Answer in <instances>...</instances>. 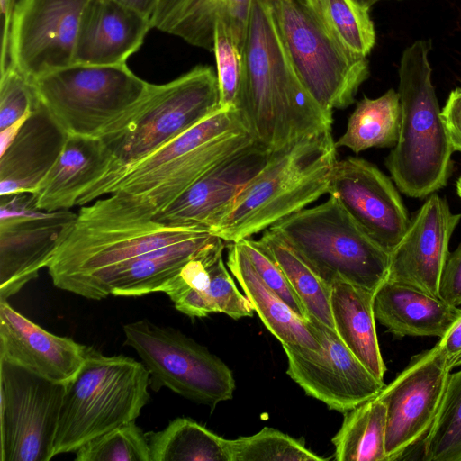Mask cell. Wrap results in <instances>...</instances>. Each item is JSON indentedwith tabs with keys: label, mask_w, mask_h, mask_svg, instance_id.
I'll return each instance as SVG.
<instances>
[{
	"label": "cell",
	"mask_w": 461,
	"mask_h": 461,
	"mask_svg": "<svg viewBox=\"0 0 461 461\" xmlns=\"http://www.w3.org/2000/svg\"><path fill=\"white\" fill-rule=\"evenodd\" d=\"M126 7L136 11L143 16L150 19L158 0H115Z\"/></svg>",
	"instance_id": "obj_45"
},
{
	"label": "cell",
	"mask_w": 461,
	"mask_h": 461,
	"mask_svg": "<svg viewBox=\"0 0 461 461\" xmlns=\"http://www.w3.org/2000/svg\"><path fill=\"white\" fill-rule=\"evenodd\" d=\"M438 297L453 306L461 305V243L447 259L438 285Z\"/></svg>",
	"instance_id": "obj_40"
},
{
	"label": "cell",
	"mask_w": 461,
	"mask_h": 461,
	"mask_svg": "<svg viewBox=\"0 0 461 461\" xmlns=\"http://www.w3.org/2000/svg\"><path fill=\"white\" fill-rule=\"evenodd\" d=\"M437 343L413 356L409 365L376 396L386 408L385 454L399 459L430 429L450 375Z\"/></svg>",
	"instance_id": "obj_14"
},
{
	"label": "cell",
	"mask_w": 461,
	"mask_h": 461,
	"mask_svg": "<svg viewBox=\"0 0 461 461\" xmlns=\"http://www.w3.org/2000/svg\"><path fill=\"white\" fill-rule=\"evenodd\" d=\"M461 220L447 200L429 195L411 217L403 237L390 253L386 280L411 285L438 297L441 275L449 256L450 238Z\"/></svg>",
	"instance_id": "obj_17"
},
{
	"label": "cell",
	"mask_w": 461,
	"mask_h": 461,
	"mask_svg": "<svg viewBox=\"0 0 461 461\" xmlns=\"http://www.w3.org/2000/svg\"><path fill=\"white\" fill-rule=\"evenodd\" d=\"M270 3L294 69L315 102L329 113L352 104L370 74L366 57L347 50L296 0Z\"/></svg>",
	"instance_id": "obj_10"
},
{
	"label": "cell",
	"mask_w": 461,
	"mask_h": 461,
	"mask_svg": "<svg viewBox=\"0 0 461 461\" xmlns=\"http://www.w3.org/2000/svg\"><path fill=\"white\" fill-rule=\"evenodd\" d=\"M375 292L348 283L331 285L334 330L353 355L379 380L386 371L374 314Z\"/></svg>",
	"instance_id": "obj_28"
},
{
	"label": "cell",
	"mask_w": 461,
	"mask_h": 461,
	"mask_svg": "<svg viewBox=\"0 0 461 461\" xmlns=\"http://www.w3.org/2000/svg\"><path fill=\"white\" fill-rule=\"evenodd\" d=\"M149 374V387H167L181 396L214 407L233 397L231 370L207 348L178 330L143 319L122 327Z\"/></svg>",
	"instance_id": "obj_11"
},
{
	"label": "cell",
	"mask_w": 461,
	"mask_h": 461,
	"mask_svg": "<svg viewBox=\"0 0 461 461\" xmlns=\"http://www.w3.org/2000/svg\"><path fill=\"white\" fill-rule=\"evenodd\" d=\"M243 49L244 46L230 27L219 21L215 26L212 52L215 56L221 107L238 109L245 80Z\"/></svg>",
	"instance_id": "obj_37"
},
{
	"label": "cell",
	"mask_w": 461,
	"mask_h": 461,
	"mask_svg": "<svg viewBox=\"0 0 461 461\" xmlns=\"http://www.w3.org/2000/svg\"><path fill=\"white\" fill-rule=\"evenodd\" d=\"M386 408L376 397L344 412L340 429L332 438L337 461H387Z\"/></svg>",
	"instance_id": "obj_31"
},
{
	"label": "cell",
	"mask_w": 461,
	"mask_h": 461,
	"mask_svg": "<svg viewBox=\"0 0 461 461\" xmlns=\"http://www.w3.org/2000/svg\"><path fill=\"white\" fill-rule=\"evenodd\" d=\"M231 461H324L303 442L265 427L248 437L230 439Z\"/></svg>",
	"instance_id": "obj_35"
},
{
	"label": "cell",
	"mask_w": 461,
	"mask_h": 461,
	"mask_svg": "<svg viewBox=\"0 0 461 461\" xmlns=\"http://www.w3.org/2000/svg\"><path fill=\"white\" fill-rule=\"evenodd\" d=\"M39 104L32 81L7 65L0 73V130L31 113Z\"/></svg>",
	"instance_id": "obj_38"
},
{
	"label": "cell",
	"mask_w": 461,
	"mask_h": 461,
	"mask_svg": "<svg viewBox=\"0 0 461 461\" xmlns=\"http://www.w3.org/2000/svg\"><path fill=\"white\" fill-rule=\"evenodd\" d=\"M87 0H19L8 46V64L31 81L74 62Z\"/></svg>",
	"instance_id": "obj_15"
},
{
	"label": "cell",
	"mask_w": 461,
	"mask_h": 461,
	"mask_svg": "<svg viewBox=\"0 0 461 461\" xmlns=\"http://www.w3.org/2000/svg\"><path fill=\"white\" fill-rule=\"evenodd\" d=\"M320 20L354 54L367 57L375 44L369 9L356 0H321Z\"/></svg>",
	"instance_id": "obj_34"
},
{
	"label": "cell",
	"mask_w": 461,
	"mask_h": 461,
	"mask_svg": "<svg viewBox=\"0 0 461 461\" xmlns=\"http://www.w3.org/2000/svg\"><path fill=\"white\" fill-rule=\"evenodd\" d=\"M438 344L450 370L461 366V316L451 325Z\"/></svg>",
	"instance_id": "obj_42"
},
{
	"label": "cell",
	"mask_w": 461,
	"mask_h": 461,
	"mask_svg": "<svg viewBox=\"0 0 461 461\" xmlns=\"http://www.w3.org/2000/svg\"><path fill=\"white\" fill-rule=\"evenodd\" d=\"M456 192L458 196L461 198V176L456 181Z\"/></svg>",
	"instance_id": "obj_48"
},
{
	"label": "cell",
	"mask_w": 461,
	"mask_h": 461,
	"mask_svg": "<svg viewBox=\"0 0 461 461\" xmlns=\"http://www.w3.org/2000/svg\"><path fill=\"white\" fill-rule=\"evenodd\" d=\"M220 108L217 75L211 66L197 65L170 82L150 84L134 111L102 138L112 152L111 166L77 205L108 194L125 170Z\"/></svg>",
	"instance_id": "obj_4"
},
{
	"label": "cell",
	"mask_w": 461,
	"mask_h": 461,
	"mask_svg": "<svg viewBox=\"0 0 461 461\" xmlns=\"http://www.w3.org/2000/svg\"><path fill=\"white\" fill-rule=\"evenodd\" d=\"M441 115L454 151L461 152V87L450 92Z\"/></svg>",
	"instance_id": "obj_41"
},
{
	"label": "cell",
	"mask_w": 461,
	"mask_h": 461,
	"mask_svg": "<svg viewBox=\"0 0 461 461\" xmlns=\"http://www.w3.org/2000/svg\"><path fill=\"white\" fill-rule=\"evenodd\" d=\"M320 349L282 345L287 375L308 395L346 412L378 395L385 386L346 347L334 330L307 319Z\"/></svg>",
	"instance_id": "obj_13"
},
{
	"label": "cell",
	"mask_w": 461,
	"mask_h": 461,
	"mask_svg": "<svg viewBox=\"0 0 461 461\" xmlns=\"http://www.w3.org/2000/svg\"><path fill=\"white\" fill-rule=\"evenodd\" d=\"M87 346L55 335L0 300V360L67 384L83 365Z\"/></svg>",
	"instance_id": "obj_20"
},
{
	"label": "cell",
	"mask_w": 461,
	"mask_h": 461,
	"mask_svg": "<svg viewBox=\"0 0 461 461\" xmlns=\"http://www.w3.org/2000/svg\"><path fill=\"white\" fill-rule=\"evenodd\" d=\"M203 230L161 223L113 193L81 206L48 272L57 288L87 299L113 270Z\"/></svg>",
	"instance_id": "obj_2"
},
{
	"label": "cell",
	"mask_w": 461,
	"mask_h": 461,
	"mask_svg": "<svg viewBox=\"0 0 461 461\" xmlns=\"http://www.w3.org/2000/svg\"><path fill=\"white\" fill-rule=\"evenodd\" d=\"M149 374L123 355L105 356L87 346L85 361L66 384L53 444V456L76 452L86 443L135 421L148 403Z\"/></svg>",
	"instance_id": "obj_7"
},
{
	"label": "cell",
	"mask_w": 461,
	"mask_h": 461,
	"mask_svg": "<svg viewBox=\"0 0 461 461\" xmlns=\"http://www.w3.org/2000/svg\"><path fill=\"white\" fill-rule=\"evenodd\" d=\"M67 136L40 103L0 154V195L33 193L59 157Z\"/></svg>",
	"instance_id": "obj_23"
},
{
	"label": "cell",
	"mask_w": 461,
	"mask_h": 461,
	"mask_svg": "<svg viewBox=\"0 0 461 461\" xmlns=\"http://www.w3.org/2000/svg\"><path fill=\"white\" fill-rule=\"evenodd\" d=\"M113 156L102 138L68 135L56 161L32 193L41 211L68 210L108 171Z\"/></svg>",
	"instance_id": "obj_22"
},
{
	"label": "cell",
	"mask_w": 461,
	"mask_h": 461,
	"mask_svg": "<svg viewBox=\"0 0 461 461\" xmlns=\"http://www.w3.org/2000/svg\"><path fill=\"white\" fill-rule=\"evenodd\" d=\"M331 131L304 137L270 152L258 175L210 232L237 242L269 229L328 193L337 160Z\"/></svg>",
	"instance_id": "obj_3"
},
{
	"label": "cell",
	"mask_w": 461,
	"mask_h": 461,
	"mask_svg": "<svg viewBox=\"0 0 461 461\" xmlns=\"http://www.w3.org/2000/svg\"><path fill=\"white\" fill-rule=\"evenodd\" d=\"M254 142L240 112L221 107L125 170L108 194L154 218L204 173Z\"/></svg>",
	"instance_id": "obj_5"
},
{
	"label": "cell",
	"mask_w": 461,
	"mask_h": 461,
	"mask_svg": "<svg viewBox=\"0 0 461 461\" xmlns=\"http://www.w3.org/2000/svg\"><path fill=\"white\" fill-rule=\"evenodd\" d=\"M430 39L414 41L399 67L402 117L399 139L385 159L396 186L407 196L425 198L446 186L454 152L432 84Z\"/></svg>",
	"instance_id": "obj_6"
},
{
	"label": "cell",
	"mask_w": 461,
	"mask_h": 461,
	"mask_svg": "<svg viewBox=\"0 0 461 461\" xmlns=\"http://www.w3.org/2000/svg\"><path fill=\"white\" fill-rule=\"evenodd\" d=\"M227 266L263 324L282 345L320 349L308 320L293 311L267 286L239 242L228 243Z\"/></svg>",
	"instance_id": "obj_27"
},
{
	"label": "cell",
	"mask_w": 461,
	"mask_h": 461,
	"mask_svg": "<svg viewBox=\"0 0 461 461\" xmlns=\"http://www.w3.org/2000/svg\"><path fill=\"white\" fill-rule=\"evenodd\" d=\"M76 218L59 210L0 221V300H8L48 267Z\"/></svg>",
	"instance_id": "obj_19"
},
{
	"label": "cell",
	"mask_w": 461,
	"mask_h": 461,
	"mask_svg": "<svg viewBox=\"0 0 461 461\" xmlns=\"http://www.w3.org/2000/svg\"><path fill=\"white\" fill-rule=\"evenodd\" d=\"M269 230L330 286L348 283L375 292L387 278L390 253L360 228L335 195Z\"/></svg>",
	"instance_id": "obj_8"
},
{
	"label": "cell",
	"mask_w": 461,
	"mask_h": 461,
	"mask_svg": "<svg viewBox=\"0 0 461 461\" xmlns=\"http://www.w3.org/2000/svg\"><path fill=\"white\" fill-rule=\"evenodd\" d=\"M237 242L244 249L258 275L267 286L293 311L307 319L305 309L298 295L290 285L280 267L260 241L247 238Z\"/></svg>",
	"instance_id": "obj_39"
},
{
	"label": "cell",
	"mask_w": 461,
	"mask_h": 461,
	"mask_svg": "<svg viewBox=\"0 0 461 461\" xmlns=\"http://www.w3.org/2000/svg\"><path fill=\"white\" fill-rule=\"evenodd\" d=\"M284 272L301 300L307 319H314L334 330L330 309L331 286L319 277L275 232L264 230L258 240Z\"/></svg>",
	"instance_id": "obj_32"
},
{
	"label": "cell",
	"mask_w": 461,
	"mask_h": 461,
	"mask_svg": "<svg viewBox=\"0 0 461 461\" xmlns=\"http://www.w3.org/2000/svg\"><path fill=\"white\" fill-rule=\"evenodd\" d=\"M16 0H0L1 22H2V43H1V62L0 73L3 72L8 64L9 37L16 6Z\"/></svg>",
	"instance_id": "obj_43"
},
{
	"label": "cell",
	"mask_w": 461,
	"mask_h": 461,
	"mask_svg": "<svg viewBox=\"0 0 461 461\" xmlns=\"http://www.w3.org/2000/svg\"><path fill=\"white\" fill-rule=\"evenodd\" d=\"M320 19L321 0H296Z\"/></svg>",
	"instance_id": "obj_46"
},
{
	"label": "cell",
	"mask_w": 461,
	"mask_h": 461,
	"mask_svg": "<svg viewBox=\"0 0 461 461\" xmlns=\"http://www.w3.org/2000/svg\"><path fill=\"white\" fill-rule=\"evenodd\" d=\"M41 105L68 135L103 138L131 113L150 84L125 64L74 63L32 80Z\"/></svg>",
	"instance_id": "obj_9"
},
{
	"label": "cell",
	"mask_w": 461,
	"mask_h": 461,
	"mask_svg": "<svg viewBox=\"0 0 461 461\" xmlns=\"http://www.w3.org/2000/svg\"><path fill=\"white\" fill-rule=\"evenodd\" d=\"M357 3H359L361 5H363L364 7L367 8L370 10V8L375 5L376 4L377 2L379 1H382V0H356Z\"/></svg>",
	"instance_id": "obj_47"
},
{
	"label": "cell",
	"mask_w": 461,
	"mask_h": 461,
	"mask_svg": "<svg viewBox=\"0 0 461 461\" xmlns=\"http://www.w3.org/2000/svg\"><path fill=\"white\" fill-rule=\"evenodd\" d=\"M151 28L150 19L115 0H87L79 21L73 64H125Z\"/></svg>",
	"instance_id": "obj_21"
},
{
	"label": "cell",
	"mask_w": 461,
	"mask_h": 461,
	"mask_svg": "<svg viewBox=\"0 0 461 461\" xmlns=\"http://www.w3.org/2000/svg\"><path fill=\"white\" fill-rule=\"evenodd\" d=\"M243 52L238 110L257 143L272 152L331 130L332 113L315 102L294 69L270 0H252Z\"/></svg>",
	"instance_id": "obj_1"
},
{
	"label": "cell",
	"mask_w": 461,
	"mask_h": 461,
	"mask_svg": "<svg viewBox=\"0 0 461 461\" xmlns=\"http://www.w3.org/2000/svg\"><path fill=\"white\" fill-rule=\"evenodd\" d=\"M374 314L396 338L441 339L461 316V309L411 285L385 280L375 292Z\"/></svg>",
	"instance_id": "obj_25"
},
{
	"label": "cell",
	"mask_w": 461,
	"mask_h": 461,
	"mask_svg": "<svg viewBox=\"0 0 461 461\" xmlns=\"http://www.w3.org/2000/svg\"><path fill=\"white\" fill-rule=\"evenodd\" d=\"M217 238L209 230H203L193 238L131 261L106 275L93 288L87 299L101 300L110 295L136 297L158 292L189 259Z\"/></svg>",
	"instance_id": "obj_26"
},
{
	"label": "cell",
	"mask_w": 461,
	"mask_h": 461,
	"mask_svg": "<svg viewBox=\"0 0 461 461\" xmlns=\"http://www.w3.org/2000/svg\"><path fill=\"white\" fill-rule=\"evenodd\" d=\"M32 113L23 116L8 127L0 130V154L4 153L5 149L12 144Z\"/></svg>",
	"instance_id": "obj_44"
},
{
	"label": "cell",
	"mask_w": 461,
	"mask_h": 461,
	"mask_svg": "<svg viewBox=\"0 0 461 461\" xmlns=\"http://www.w3.org/2000/svg\"><path fill=\"white\" fill-rule=\"evenodd\" d=\"M423 454L427 461H461V370L448 376Z\"/></svg>",
	"instance_id": "obj_33"
},
{
	"label": "cell",
	"mask_w": 461,
	"mask_h": 461,
	"mask_svg": "<svg viewBox=\"0 0 461 461\" xmlns=\"http://www.w3.org/2000/svg\"><path fill=\"white\" fill-rule=\"evenodd\" d=\"M75 453L77 461H151L148 435L135 421L92 439Z\"/></svg>",
	"instance_id": "obj_36"
},
{
	"label": "cell",
	"mask_w": 461,
	"mask_h": 461,
	"mask_svg": "<svg viewBox=\"0 0 461 461\" xmlns=\"http://www.w3.org/2000/svg\"><path fill=\"white\" fill-rule=\"evenodd\" d=\"M252 0H158L152 28L212 51L215 26L227 24L244 46Z\"/></svg>",
	"instance_id": "obj_24"
},
{
	"label": "cell",
	"mask_w": 461,
	"mask_h": 461,
	"mask_svg": "<svg viewBox=\"0 0 461 461\" xmlns=\"http://www.w3.org/2000/svg\"><path fill=\"white\" fill-rule=\"evenodd\" d=\"M401 117L400 96L394 89L375 99L364 96L336 147H346L355 153L370 148H393L399 139Z\"/></svg>",
	"instance_id": "obj_29"
},
{
	"label": "cell",
	"mask_w": 461,
	"mask_h": 461,
	"mask_svg": "<svg viewBox=\"0 0 461 461\" xmlns=\"http://www.w3.org/2000/svg\"><path fill=\"white\" fill-rule=\"evenodd\" d=\"M328 194L335 195L360 228L391 253L403 237L411 218L392 180L367 160H338Z\"/></svg>",
	"instance_id": "obj_16"
},
{
	"label": "cell",
	"mask_w": 461,
	"mask_h": 461,
	"mask_svg": "<svg viewBox=\"0 0 461 461\" xmlns=\"http://www.w3.org/2000/svg\"><path fill=\"white\" fill-rule=\"evenodd\" d=\"M147 435L151 461H231L230 439L188 418H176Z\"/></svg>",
	"instance_id": "obj_30"
},
{
	"label": "cell",
	"mask_w": 461,
	"mask_h": 461,
	"mask_svg": "<svg viewBox=\"0 0 461 461\" xmlns=\"http://www.w3.org/2000/svg\"><path fill=\"white\" fill-rule=\"evenodd\" d=\"M269 155L255 141L204 173L154 219L170 226H196L210 231Z\"/></svg>",
	"instance_id": "obj_18"
},
{
	"label": "cell",
	"mask_w": 461,
	"mask_h": 461,
	"mask_svg": "<svg viewBox=\"0 0 461 461\" xmlns=\"http://www.w3.org/2000/svg\"><path fill=\"white\" fill-rule=\"evenodd\" d=\"M66 384L0 360L1 461H49Z\"/></svg>",
	"instance_id": "obj_12"
}]
</instances>
